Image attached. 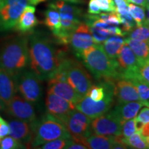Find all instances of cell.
<instances>
[{
  "label": "cell",
  "mask_w": 149,
  "mask_h": 149,
  "mask_svg": "<svg viewBox=\"0 0 149 149\" xmlns=\"http://www.w3.org/2000/svg\"><path fill=\"white\" fill-rule=\"evenodd\" d=\"M122 140L124 144L131 148L146 149L148 148L146 141L139 132H136L128 137H122Z\"/></svg>",
  "instance_id": "4316f807"
},
{
  "label": "cell",
  "mask_w": 149,
  "mask_h": 149,
  "mask_svg": "<svg viewBox=\"0 0 149 149\" xmlns=\"http://www.w3.org/2000/svg\"><path fill=\"white\" fill-rule=\"evenodd\" d=\"M72 141V139H57L48 141L39 148L42 149H66Z\"/></svg>",
  "instance_id": "d6a6232c"
},
{
  "label": "cell",
  "mask_w": 149,
  "mask_h": 149,
  "mask_svg": "<svg viewBox=\"0 0 149 149\" xmlns=\"http://www.w3.org/2000/svg\"><path fill=\"white\" fill-rule=\"evenodd\" d=\"M3 2H4V0H0V10H1V8H2V6L3 5Z\"/></svg>",
  "instance_id": "f6af8a7d"
},
{
  "label": "cell",
  "mask_w": 149,
  "mask_h": 149,
  "mask_svg": "<svg viewBox=\"0 0 149 149\" xmlns=\"http://www.w3.org/2000/svg\"><path fill=\"white\" fill-rule=\"evenodd\" d=\"M122 125V122L113 109L95 117L91 122L93 133L100 135H121Z\"/></svg>",
  "instance_id": "8fae6325"
},
{
  "label": "cell",
  "mask_w": 149,
  "mask_h": 149,
  "mask_svg": "<svg viewBox=\"0 0 149 149\" xmlns=\"http://www.w3.org/2000/svg\"><path fill=\"white\" fill-rule=\"evenodd\" d=\"M5 110V104L3 103V102L1 100V98L0 97V111H3Z\"/></svg>",
  "instance_id": "7bdbcfd3"
},
{
  "label": "cell",
  "mask_w": 149,
  "mask_h": 149,
  "mask_svg": "<svg viewBox=\"0 0 149 149\" xmlns=\"http://www.w3.org/2000/svg\"><path fill=\"white\" fill-rule=\"evenodd\" d=\"M29 66L42 80H49L58 69L64 53L57 50L51 39L37 32L29 39Z\"/></svg>",
  "instance_id": "6da1fadb"
},
{
  "label": "cell",
  "mask_w": 149,
  "mask_h": 149,
  "mask_svg": "<svg viewBox=\"0 0 149 149\" xmlns=\"http://www.w3.org/2000/svg\"><path fill=\"white\" fill-rule=\"evenodd\" d=\"M1 137H0V141H1Z\"/></svg>",
  "instance_id": "c3c4849f"
},
{
  "label": "cell",
  "mask_w": 149,
  "mask_h": 149,
  "mask_svg": "<svg viewBox=\"0 0 149 149\" xmlns=\"http://www.w3.org/2000/svg\"><path fill=\"white\" fill-rule=\"evenodd\" d=\"M48 92L64 98L73 105H75L82 98L72 88L68 81H62L54 78L48 80Z\"/></svg>",
  "instance_id": "2e32d148"
},
{
  "label": "cell",
  "mask_w": 149,
  "mask_h": 149,
  "mask_svg": "<svg viewBox=\"0 0 149 149\" xmlns=\"http://www.w3.org/2000/svg\"><path fill=\"white\" fill-rule=\"evenodd\" d=\"M4 111L13 118L26 121L31 124L37 120L33 104L18 95H15L8 102Z\"/></svg>",
  "instance_id": "7c38bea8"
},
{
  "label": "cell",
  "mask_w": 149,
  "mask_h": 149,
  "mask_svg": "<svg viewBox=\"0 0 149 149\" xmlns=\"http://www.w3.org/2000/svg\"><path fill=\"white\" fill-rule=\"evenodd\" d=\"M8 124L10 126L9 135L26 146H31L33 139V130L31 123L13 118L9 120Z\"/></svg>",
  "instance_id": "e0dca14e"
},
{
  "label": "cell",
  "mask_w": 149,
  "mask_h": 149,
  "mask_svg": "<svg viewBox=\"0 0 149 149\" xmlns=\"http://www.w3.org/2000/svg\"><path fill=\"white\" fill-rule=\"evenodd\" d=\"M0 117H1V116H0Z\"/></svg>",
  "instance_id": "681fc988"
},
{
  "label": "cell",
  "mask_w": 149,
  "mask_h": 149,
  "mask_svg": "<svg viewBox=\"0 0 149 149\" xmlns=\"http://www.w3.org/2000/svg\"><path fill=\"white\" fill-rule=\"evenodd\" d=\"M145 8H146V21L144 24H149V5H146Z\"/></svg>",
  "instance_id": "b9f144b4"
},
{
  "label": "cell",
  "mask_w": 149,
  "mask_h": 149,
  "mask_svg": "<svg viewBox=\"0 0 149 149\" xmlns=\"http://www.w3.org/2000/svg\"><path fill=\"white\" fill-rule=\"evenodd\" d=\"M136 122H137V128L139 131L142 127L144 124L149 122V107H144V108L141 109V111L138 113L135 117Z\"/></svg>",
  "instance_id": "e575fe53"
},
{
  "label": "cell",
  "mask_w": 149,
  "mask_h": 149,
  "mask_svg": "<svg viewBox=\"0 0 149 149\" xmlns=\"http://www.w3.org/2000/svg\"><path fill=\"white\" fill-rule=\"evenodd\" d=\"M9 133H10V126L8 122L0 117V137L2 138L3 137L9 135Z\"/></svg>",
  "instance_id": "8d00e7d4"
},
{
  "label": "cell",
  "mask_w": 149,
  "mask_h": 149,
  "mask_svg": "<svg viewBox=\"0 0 149 149\" xmlns=\"http://www.w3.org/2000/svg\"><path fill=\"white\" fill-rule=\"evenodd\" d=\"M128 3H131L133 4L140 6L145 8L146 6V0H126Z\"/></svg>",
  "instance_id": "60d3db41"
},
{
  "label": "cell",
  "mask_w": 149,
  "mask_h": 149,
  "mask_svg": "<svg viewBox=\"0 0 149 149\" xmlns=\"http://www.w3.org/2000/svg\"><path fill=\"white\" fill-rule=\"evenodd\" d=\"M120 77L125 78L127 79L133 77L138 78L139 79L141 80L149 86V61L141 66H139L136 71L123 74L120 76Z\"/></svg>",
  "instance_id": "83f0119b"
},
{
  "label": "cell",
  "mask_w": 149,
  "mask_h": 149,
  "mask_svg": "<svg viewBox=\"0 0 149 149\" xmlns=\"http://www.w3.org/2000/svg\"><path fill=\"white\" fill-rule=\"evenodd\" d=\"M91 122L92 120L90 117L74 109L67 116L64 124L70 134L72 140L84 144L86 139L93 133Z\"/></svg>",
  "instance_id": "30bf717a"
},
{
  "label": "cell",
  "mask_w": 149,
  "mask_h": 149,
  "mask_svg": "<svg viewBox=\"0 0 149 149\" xmlns=\"http://www.w3.org/2000/svg\"><path fill=\"white\" fill-rule=\"evenodd\" d=\"M46 107L48 114L58 119L63 124L70 111L75 109L74 105L69 102L49 92H47L46 97Z\"/></svg>",
  "instance_id": "5bb4252c"
},
{
  "label": "cell",
  "mask_w": 149,
  "mask_h": 149,
  "mask_svg": "<svg viewBox=\"0 0 149 149\" xmlns=\"http://www.w3.org/2000/svg\"><path fill=\"white\" fill-rule=\"evenodd\" d=\"M22 148H26V146L10 135H7L1 139V141H0V149Z\"/></svg>",
  "instance_id": "1f68e13d"
},
{
  "label": "cell",
  "mask_w": 149,
  "mask_h": 149,
  "mask_svg": "<svg viewBox=\"0 0 149 149\" xmlns=\"http://www.w3.org/2000/svg\"><path fill=\"white\" fill-rule=\"evenodd\" d=\"M128 8L129 13L135 22L136 26L144 25L146 21V13L144 7L130 3L128 4Z\"/></svg>",
  "instance_id": "f1b7e54d"
},
{
  "label": "cell",
  "mask_w": 149,
  "mask_h": 149,
  "mask_svg": "<svg viewBox=\"0 0 149 149\" xmlns=\"http://www.w3.org/2000/svg\"><path fill=\"white\" fill-rule=\"evenodd\" d=\"M44 24L52 31L55 37L59 35L61 31L60 16L57 9L48 6L44 13Z\"/></svg>",
  "instance_id": "d4e9b609"
},
{
  "label": "cell",
  "mask_w": 149,
  "mask_h": 149,
  "mask_svg": "<svg viewBox=\"0 0 149 149\" xmlns=\"http://www.w3.org/2000/svg\"><path fill=\"white\" fill-rule=\"evenodd\" d=\"M114 82V94L117 104L130 102H140L137 88L130 80L119 77L115 79Z\"/></svg>",
  "instance_id": "9a60e30c"
},
{
  "label": "cell",
  "mask_w": 149,
  "mask_h": 149,
  "mask_svg": "<svg viewBox=\"0 0 149 149\" xmlns=\"http://www.w3.org/2000/svg\"><path fill=\"white\" fill-rule=\"evenodd\" d=\"M29 38L17 37L8 41L0 49V68L15 77L29 66Z\"/></svg>",
  "instance_id": "3957f363"
},
{
  "label": "cell",
  "mask_w": 149,
  "mask_h": 149,
  "mask_svg": "<svg viewBox=\"0 0 149 149\" xmlns=\"http://www.w3.org/2000/svg\"><path fill=\"white\" fill-rule=\"evenodd\" d=\"M69 44L78 58L84 51L95 44L88 24L80 22L70 35Z\"/></svg>",
  "instance_id": "4fadbf2b"
},
{
  "label": "cell",
  "mask_w": 149,
  "mask_h": 149,
  "mask_svg": "<svg viewBox=\"0 0 149 149\" xmlns=\"http://www.w3.org/2000/svg\"><path fill=\"white\" fill-rule=\"evenodd\" d=\"M87 147L82 144L80 143L75 142L72 140V141L70 143V144L67 147L66 149H86Z\"/></svg>",
  "instance_id": "f35d334b"
},
{
  "label": "cell",
  "mask_w": 149,
  "mask_h": 149,
  "mask_svg": "<svg viewBox=\"0 0 149 149\" xmlns=\"http://www.w3.org/2000/svg\"><path fill=\"white\" fill-rule=\"evenodd\" d=\"M97 79H116L120 72L117 61L111 59L104 51L102 44H95L87 48L79 57Z\"/></svg>",
  "instance_id": "7a4b0ae2"
},
{
  "label": "cell",
  "mask_w": 149,
  "mask_h": 149,
  "mask_svg": "<svg viewBox=\"0 0 149 149\" xmlns=\"http://www.w3.org/2000/svg\"><path fill=\"white\" fill-rule=\"evenodd\" d=\"M59 68L66 72L68 83L81 97L86 95L93 86V80L84 65L77 59L63 56Z\"/></svg>",
  "instance_id": "8992f818"
},
{
  "label": "cell",
  "mask_w": 149,
  "mask_h": 149,
  "mask_svg": "<svg viewBox=\"0 0 149 149\" xmlns=\"http://www.w3.org/2000/svg\"><path fill=\"white\" fill-rule=\"evenodd\" d=\"M100 7L97 3L96 0H90L88 3V13L91 15H97L100 13Z\"/></svg>",
  "instance_id": "74e56055"
},
{
  "label": "cell",
  "mask_w": 149,
  "mask_h": 149,
  "mask_svg": "<svg viewBox=\"0 0 149 149\" xmlns=\"http://www.w3.org/2000/svg\"><path fill=\"white\" fill-rule=\"evenodd\" d=\"M136 132H139V129L137 128L135 117L122 123V133H121V135L122 137H128Z\"/></svg>",
  "instance_id": "836d02e7"
},
{
  "label": "cell",
  "mask_w": 149,
  "mask_h": 149,
  "mask_svg": "<svg viewBox=\"0 0 149 149\" xmlns=\"http://www.w3.org/2000/svg\"><path fill=\"white\" fill-rule=\"evenodd\" d=\"M17 93V78L0 68V97L5 107Z\"/></svg>",
  "instance_id": "d6986e66"
},
{
  "label": "cell",
  "mask_w": 149,
  "mask_h": 149,
  "mask_svg": "<svg viewBox=\"0 0 149 149\" xmlns=\"http://www.w3.org/2000/svg\"><path fill=\"white\" fill-rule=\"evenodd\" d=\"M89 26L95 44H103L109 37H111L107 29L108 27L102 28L92 25H89Z\"/></svg>",
  "instance_id": "4dcf8cb0"
},
{
  "label": "cell",
  "mask_w": 149,
  "mask_h": 149,
  "mask_svg": "<svg viewBox=\"0 0 149 149\" xmlns=\"http://www.w3.org/2000/svg\"><path fill=\"white\" fill-rule=\"evenodd\" d=\"M125 42L135 54L139 66L149 61V45L148 43L128 37L125 39Z\"/></svg>",
  "instance_id": "603a6c76"
},
{
  "label": "cell",
  "mask_w": 149,
  "mask_h": 149,
  "mask_svg": "<svg viewBox=\"0 0 149 149\" xmlns=\"http://www.w3.org/2000/svg\"><path fill=\"white\" fill-rule=\"evenodd\" d=\"M42 80L31 70H24L17 77V92L27 101L38 104L43 95Z\"/></svg>",
  "instance_id": "ba28073f"
},
{
  "label": "cell",
  "mask_w": 149,
  "mask_h": 149,
  "mask_svg": "<svg viewBox=\"0 0 149 149\" xmlns=\"http://www.w3.org/2000/svg\"><path fill=\"white\" fill-rule=\"evenodd\" d=\"M143 106L144 105L140 102H130L125 104H117L113 110L123 123L126 120L136 117Z\"/></svg>",
  "instance_id": "7402d4cb"
},
{
  "label": "cell",
  "mask_w": 149,
  "mask_h": 149,
  "mask_svg": "<svg viewBox=\"0 0 149 149\" xmlns=\"http://www.w3.org/2000/svg\"><path fill=\"white\" fill-rule=\"evenodd\" d=\"M35 6H27L19 17L15 29L22 33H27L34 29L39 23L35 15Z\"/></svg>",
  "instance_id": "ffe728a7"
},
{
  "label": "cell",
  "mask_w": 149,
  "mask_h": 149,
  "mask_svg": "<svg viewBox=\"0 0 149 149\" xmlns=\"http://www.w3.org/2000/svg\"><path fill=\"white\" fill-rule=\"evenodd\" d=\"M125 43V39L122 36H111L104 42L103 45L104 49L108 56L111 59L117 61V57L118 55L121 48Z\"/></svg>",
  "instance_id": "cb8c5ba5"
},
{
  "label": "cell",
  "mask_w": 149,
  "mask_h": 149,
  "mask_svg": "<svg viewBox=\"0 0 149 149\" xmlns=\"http://www.w3.org/2000/svg\"><path fill=\"white\" fill-rule=\"evenodd\" d=\"M116 143V136L100 135L93 133L86 139L84 144L87 148L111 149Z\"/></svg>",
  "instance_id": "44dd1931"
},
{
  "label": "cell",
  "mask_w": 149,
  "mask_h": 149,
  "mask_svg": "<svg viewBox=\"0 0 149 149\" xmlns=\"http://www.w3.org/2000/svg\"><path fill=\"white\" fill-rule=\"evenodd\" d=\"M100 9L104 12H114L116 10L113 0H96Z\"/></svg>",
  "instance_id": "d590c367"
},
{
  "label": "cell",
  "mask_w": 149,
  "mask_h": 149,
  "mask_svg": "<svg viewBox=\"0 0 149 149\" xmlns=\"http://www.w3.org/2000/svg\"><path fill=\"white\" fill-rule=\"evenodd\" d=\"M48 6L58 10L61 21V31L56 37L57 42L62 45L69 44L70 37L72 31L80 23L82 10L79 7L62 0H57L50 3Z\"/></svg>",
  "instance_id": "5b68a950"
},
{
  "label": "cell",
  "mask_w": 149,
  "mask_h": 149,
  "mask_svg": "<svg viewBox=\"0 0 149 149\" xmlns=\"http://www.w3.org/2000/svg\"><path fill=\"white\" fill-rule=\"evenodd\" d=\"M146 5H149V0H146Z\"/></svg>",
  "instance_id": "7dc6e473"
},
{
  "label": "cell",
  "mask_w": 149,
  "mask_h": 149,
  "mask_svg": "<svg viewBox=\"0 0 149 149\" xmlns=\"http://www.w3.org/2000/svg\"><path fill=\"white\" fill-rule=\"evenodd\" d=\"M144 139H145V141H146V144H147V145H148V148H149V136H148V137H144Z\"/></svg>",
  "instance_id": "ee69618b"
},
{
  "label": "cell",
  "mask_w": 149,
  "mask_h": 149,
  "mask_svg": "<svg viewBox=\"0 0 149 149\" xmlns=\"http://www.w3.org/2000/svg\"><path fill=\"white\" fill-rule=\"evenodd\" d=\"M128 80H130L137 88L141 103L144 107H149V86L138 78L133 77Z\"/></svg>",
  "instance_id": "484cf974"
},
{
  "label": "cell",
  "mask_w": 149,
  "mask_h": 149,
  "mask_svg": "<svg viewBox=\"0 0 149 149\" xmlns=\"http://www.w3.org/2000/svg\"><path fill=\"white\" fill-rule=\"evenodd\" d=\"M144 25H146V26L147 28H148V31H149V24H144Z\"/></svg>",
  "instance_id": "bcb514c9"
},
{
  "label": "cell",
  "mask_w": 149,
  "mask_h": 149,
  "mask_svg": "<svg viewBox=\"0 0 149 149\" xmlns=\"http://www.w3.org/2000/svg\"><path fill=\"white\" fill-rule=\"evenodd\" d=\"M117 61L120 69V76L123 74L135 72L139 68L138 61L135 54L126 42L119 52Z\"/></svg>",
  "instance_id": "ac0fdd59"
},
{
  "label": "cell",
  "mask_w": 149,
  "mask_h": 149,
  "mask_svg": "<svg viewBox=\"0 0 149 149\" xmlns=\"http://www.w3.org/2000/svg\"><path fill=\"white\" fill-rule=\"evenodd\" d=\"M115 80H111L108 86L107 95L103 100L96 102L88 96L83 97L74 105L75 109L93 120L95 117L104 115L111 109L115 101Z\"/></svg>",
  "instance_id": "52a82bcc"
},
{
  "label": "cell",
  "mask_w": 149,
  "mask_h": 149,
  "mask_svg": "<svg viewBox=\"0 0 149 149\" xmlns=\"http://www.w3.org/2000/svg\"><path fill=\"white\" fill-rule=\"evenodd\" d=\"M33 139L31 146L38 148L48 141L57 139H72L66 126L53 115L46 114L40 120L31 124Z\"/></svg>",
  "instance_id": "277c9868"
},
{
  "label": "cell",
  "mask_w": 149,
  "mask_h": 149,
  "mask_svg": "<svg viewBox=\"0 0 149 149\" xmlns=\"http://www.w3.org/2000/svg\"><path fill=\"white\" fill-rule=\"evenodd\" d=\"M46 0H4L0 10V31L15 29L19 17L29 5L36 6Z\"/></svg>",
  "instance_id": "9c48e42d"
},
{
  "label": "cell",
  "mask_w": 149,
  "mask_h": 149,
  "mask_svg": "<svg viewBox=\"0 0 149 149\" xmlns=\"http://www.w3.org/2000/svg\"><path fill=\"white\" fill-rule=\"evenodd\" d=\"M139 133L141 135H142V137H148L149 136V122L146 123V124H144V125L142 126V127L141 128V129L139 130Z\"/></svg>",
  "instance_id": "ab89813d"
},
{
  "label": "cell",
  "mask_w": 149,
  "mask_h": 149,
  "mask_svg": "<svg viewBox=\"0 0 149 149\" xmlns=\"http://www.w3.org/2000/svg\"><path fill=\"white\" fill-rule=\"evenodd\" d=\"M128 38L142 41L149 44V31L148 28L146 25L135 26L130 32Z\"/></svg>",
  "instance_id": "f546056e"
}]
</instances>
